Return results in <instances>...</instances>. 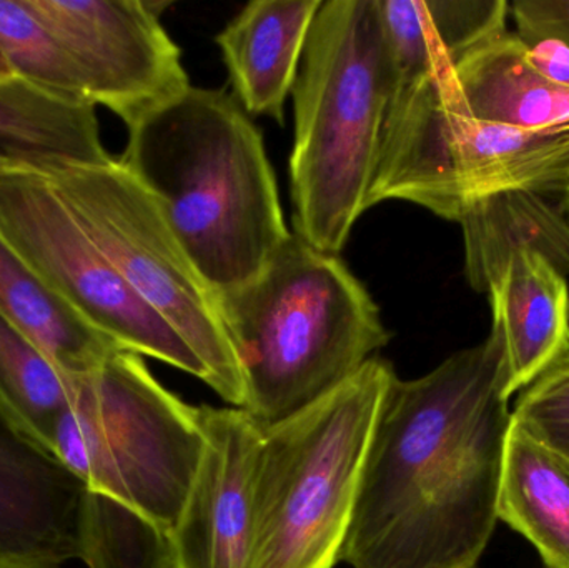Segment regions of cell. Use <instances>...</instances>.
Masks as SVG:
<instances>
[{"label": "cell", "mask_w": 569, "mask_h": 568, "mask_svg": "<svg viewBox=\"0 0 569 568\" xmlns=\"http://www.w3.org/2000/svg\"><path fill=\"white\" fill-rule=\"evenodd\" d=\"M323 0H253L217 36L236 99L249 116L283 122Z\"/></svg>", "instance_id": "cell-14"}, {"label": "cell", "mask_w": 569, "mask_h": 568, "mask_svg": "<svg viewBox=\"0 0 569 568\" xmlns=\"http://www.w3.org/2000/svg\"><path fill=\"white\" fill-rule=\"evenodd\" d=\"M203 450L172 529L176 568H249L252 470L263 427L239 407H197Z\"/></svg>", "instance_id": "cell-11"}, {"label": "cell", "mask_w": 569, "mask_h": 568, "mask_svg": "<svg viewBox=\"0 0 569 568\" xmlns=\"http://www.w3.org/2000/svg\"><path fill=\"white\" fill-rule=\"evenodd\" d=\"M0 46L23 82L60 102L96 107L69 50L26 0H0Z\"/></svg>", "instance_id": "cell-23"}, {"label": "cell", "mask_w": 569, "mask_h": 568, "mask_svg": "<svg viewBox=\"0 0 569 568\" xmlns=\"http://www.w3.org/2000/svg\"><path fill=\"white\" fill-rule=\"evenodd\" d=\"M12 66H10L9 59H7L6 52H3L2 46H0V80L13 79Z\"/></svg>", "instance_id": "cell-27"}, {"label": "cell", "mask_w": 569, "mask_h": 568, "mask_svg": "<svg viewBox=\"0 0 569 568\" xmlns=\"http://www.w3.org/2000/svg\"><path fill=\"white\" fill-rule=\"evenodd\" d=\"M0 239L50 292L117 347L207 383L202 360L133 292L36 169L0 166Z\"/></svg>", "instance_id": "cell-9"}, {"label": "cell", "mask_w": 569, "mask_h": 568, "mask_svg": "<svg viewBox=\"0 0 569 568\" xmlns=\"http://www.w3.org/2000/svg\"><path fill=\"white\" fill-rule=\"evenodd\" d=\"M530 193L569 217V120L543 129L480 122L431 76L393 90L368 209L403 200L440 219L491 197Z\"/></svg>", "instance_id": "cell-6"}, {"label": "cell", "mask_w": 569, "mask_h": 568, "mask_svg": "<svg viewBox=\"0 0 569 568\" xmlns=\"http://www.w3.org/2000/svg\"><path fill=\"white\" fill-rule=\"evenodd\" d=\"M393 90L457 62L478 43L507 32V0H378Z\"/></svg>", "instance_id": "cell-16"}, {"label": "cell", "mask_w": 569, "mask_h": 568, "mask_svg": "<svg viewBox=\"0 0 569 568\" xmlns=\"http://www.w3.org/2000/svg\"><path fill=\"white\" fill-rule=\"evenodd\" d=\"M490 336L413 380L391 379L368 444L341 562L477 568L493 537L511 393Z\"/></svg>", "instance_id": "cell-1"}, {"label": "cell", "mask_w": 569, "mask_h": 568, "mask_svg": "<svg viewBox=\"0 0 569 568\" xmlns=\"http://www.w3.org/2000/svg\"><path fill=\"white\" fill-rule=\"evenodd\" d=\"M431 77L455 107L480 122L543 129L569 120V89L535 69L518 32L478 43Z\"/></svg>", "instance_id": "cell-13"}, {"label": "cell", "mask_w": 569, "mask_h": 568, "mask_svg": "<svg viewBox=\"0 0 569 568\" xmlns=\"http://www.w3.org/2000/svg\"><path fill=\"white\" fill-rule=\"evenodd\" d=\"M393 70L378 0H325L295 80V233L331 256L368 210Z\"/></svg>", "instance_id": "cell-4"}, {"label": "cell", "mask_w": 569, "mask_h": 568, "mask_svg": "<svg viewBox=\"0 0 569 568\" xmlns=\"http://www.w3.org/2000/svg\"><path fill=\"white\" fill-rule=\"evenodd\" d=\"M523 39V37H521ZM535 69L557 86L569 89V46L557 37L523 39Z\"/></svg>", "instance_id": "cell-26"}, {"label": "cell", "mask_w": 569, "mask_h": 568, "mask_svg": "<svg viewBox=\"0 0 569 568\" xmlns=\"http://www.w3.org/2000/svg\"><path fill=\"white\" fill-rule=\"evenodd\" d=\"M52 450L87 489L172 532L203 450L197 407L173 396L142 356L110 353L73 377Z\"/></svg>", "instance_id": "cell-7"}, {"label": "cell", "mask_w": 569, "mask_h": 568, "mask_svg": "<svg viewBox=\"0 0 569 568\" xmlns=\"http://www.w3.org/2000/svg\"><path fill=\"white\" fill-rule=\"evenodd\" d=\"M112 159L96 107L60 102L13 77L0 80V166L99 163Z\"/></svg>", "instance_id": "cell-19"}, {"label": "cell", "mask_w": 569, "mask_h": 568, "mask_svg": "<svg viewBox=\"0 0 569 568\" xmlns=\"http://www.w3.org/2000/svg\"><path fill=\"white\" fill-rule=\"evenodd\" d=\"M219 303L246 382L243 409L263 429L347 382L391 340L340 256L295 232L256 279L220 293Z\"/></svg>", "instance_id": "cell-3"}, {"label": "cell", "mask_w": 569, "mask_h": 568, "mask_svg": "<svg viewBox=\"0 0 569 568\" xmlns=\"http://www.w3.org/2000/svg\"><path fill=\"white\" fill-rule=\"evenodd\" d=\"M511 419L569 459V356L521 390Z\"/></svg>", "instance_id": "cell-24"}, {"label": "cell", "mask_w": 569, "mask_h": 568, "mask_svg": "<svg viewBox=\"0 0 569 568\" xmlns=\"http://www.w3.org/2000/svg\"><path fill=\"white\" fill-rule=\"evenodd\" d=\"M133 292L197 353L207 386L243 409L246 382L219 296L190 260L159 199L120 162L37 167Z\"/></svg>", "instance_id": "cell-8"}, {"label": "cell", "mask_w": 569, "mask_h": 568, "mask_svg": "<svg viewBox=\"0 0 569 568\" xmlns=\"http://www.w3.org/2000/svg\"><path fill=\"white\" fill-rule=\"evenodd\" d=\"M465 276L478 293L490 292L508 260L535 252L569 276V217L530 193H507L481 200L460 219Z\"/></svg>", "instance_id": "cell-17"}, {"label": "cell", "mask_w": 569, "mask_h": 568, "mask_svg": "<svg viewBox=\"0 0 569 568\" xmlns=\"http://www.w3.org/2000/svg\"><path fill=\"white\" fill-rule=\"evenodd\" d=\"M510 13L523 39L557 37L569 46V0H517Z\"/></svg>", "instance_id": "cell-25"}, {"label": "cell", "mask_w": 569, "mask_h": 568, "mask_svg": "<svg viewBox=\"0 0 569 568\" xmlns=\"http://www.w3.org/2000/svg\"><path fill=\"white\" fill-rule=\"evenodd\" d=\"M72 56L93 106L127 129L189 89L179 46L160 23L167 3L26 0Z\"/></svg>", "instance_id": "cell-10"}, {"label": "cell", "mask_w": 569, "mask_h": 568, "mask_svg": "<svg viewBox=\"0 0 569 568\" xmlns=\"http://www.w3.org/2000/svg\"><path fill=\"white\" fill-rule=\"evenodd\" d=\"M0 313L69 377L92 372L120 349L50 292L2 239Z\"/></svg>", "instance_id": "cell-20"}, {"label": "cell", "mask_w": 569, "mask_h": 568, "mask_svg": "<svg viewBox=\"0 0 569 568\" xmlns=\"http://www.w3.org/2000/svg\"><path fill=\"white\" fill-rule=\"evenodd\" d=\"M488 297L513 396L569 356L568 280L540 253L518 252Z\"/></svg>", "instance_id": "cell-15"}, {"label": "cell", "mask_w": 569, "mask_h": 568, "mask_svg": "<svg viewBox=\"0 0 569 568\" xmlns=\"http://www.w3.org/2000/svg\"><path fill=\"white\" fill-rule=\"evenodd\" d=\"M498 517L548 568H569V459L511 422Z\"/></svg>", "instance_id": "cell-18"}, {"label": "cell", "mask_w": 569, "mask_h": 568, "mask_svg": "<svg viewBox=\"0 0 569 568\" xmlns=\"http://www.w3.org/2000/svg\"><path fill=\"white\" fill-rule=\"evenodd\" d=\"M87 487L0 410V568H60L80 557Z\"/></svg>", "instance_id": "cell-12"}, {"label": "cell", "mask_w": 569, "mask_h": 568, "mask_svg": "<svg viewBox=\"0 0 569 568\" xmlns=\"http://www.w3.org/2000/svg\"><path fill=\"white\" fill-rule=\"evenodd\" d=\"M72 389L73 377L0 313V410L22 432L52 450L53 432Z\"/></svg>", "instance_id": "cell-21"}, {"label": "cell", "mask_w": 569, "mask_h": 568, "mask_svg": "<svg viewBox=\"0 0 569 568\" xmlns=\"http://www.w3.org/2000/svg\"><path fill=\"white\" fill-rule=\"evenodd\" d=\"M119 160L217 296L256 279L290 237L262 130L226 90L190 86L130 127Z\"/></svg>", "instance_id": "cell-2"}, {"label": "cell", "mask_w": 569, "mask_h": 568, "mask_svg": "<svg viewBox=\"0 0 569 568\" xmlns=\"http://www.w3.org/2000/svg\"><path fill=\"white\" fill-rule=\"evenodd\" d=\"M393 366L380 357L327 396L263 429L252 470L249 568L341 562L375 420Z\"/></svg>", "instance_id": "cell-5"}, {"label": "cell", "mask_w": 569, "mask_h": 568, "mask_svg": "<svg viewBox=\"0 0 569 568\" xmlns=\"http://www.w3.org/2000/svg\"><path fill=\"white\" fill-rule=\"evenodd\" d=\"M79 559L89 568H176L170 530L89 489L80 517Z\"/></svg>", "instance_id": "cell-22"}]
</instances>
